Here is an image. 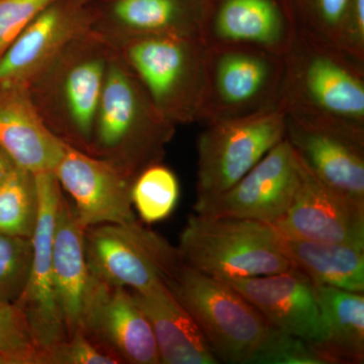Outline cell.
Returning a JSON list of instances; mask_svg holds the SVG:
<instances>
[{
	"instance_id": "cell-34",
	"label": "cell",
	"mask_w": 364,
	"mask_h": 364,
	"mask_svg": "<svg viewBox=\"0 0 364 364\" xmlns=\"http://www.w3.org/2000/svg\"><path fill=\"white\" fill-rule=\"evenodd\" d=\"M14 166V164L11 161V158L7 156L6 153L0 149V181L6 176L7 172L13 168Z\"/></svg>"
},
{
	"instance_id": "cell-14",
	"label": "cell",
	"mask_w": 364,
	"mask_h": 364,
	"mask_svg": "<svg viewBox=\"0 0 364 364\" xmlns=\"http://www.w3.org/2000/svg\"><path fill=\"white\" fill-rule=\"evenodd\" d=\"M299 30L284 0H203L198 38L207 48L250 46L284 56Z\"/></svg>"
},
{
	"instance_id": "cell-13",
	"label": "cell",
	"mask_w": 364,
	"mask_h": 364,
	"mask_svg": "<svg viewBox=\"0 0 364 364\" xmlns=\"http://www.w3.org/2000/svg\"><path fill=\"white\" fill-rule=\"evenodd\" d=\"M54 174L73 198L74 210L85 229L105 224L127 226L136 222L131 196L135 179L114 163L66 143Z\"/></svg>"
},
{
	"instance_id": "cell-4",
	"label": "cell",
	"mask_w": 364,
	"mask_h": 364,
	"mask_svg": "<svg viewBox=\"0 0 364 364\" xmlns=\"http://www.w3.org/2000/svg\"><path fill=\"white\" fill-rule=\"evenodd\" d=\"M116 48L92 30L67 46L28 87L33 105L63 142L90 153L105 74Z\"/></svg>"
},
{
	"instance_id": "cell-19",
	"label": "cell",
	"mask_w": 364,
	"mask_h": 364,
	"mask_svg": "<svg viewBox=\"0 0 364 364\" xmlns=\"http://www.w3.org/2000/svg\"><path fill=\"white\" fill-rule=\"evenodd\" d=\"M144 230L136 222L127 226L98 225L85 230L86 260L95 279L139 293L164 284L148 254Z\"/></svg>"
},
{
	"instance_id": "cell-7",
	"label": "cell",
	"mask_w": 364,
	"mask_h": 364,
	"mask_svg": "<svg viewBox=\"0 0 364 364\" xmlns=\"http://www.w3.org/2000/svg\"><path fill=\"white\" fill-rule=\"evenodd\" d=\"M117 49L165 119L174 126L198 121L205 59V46L200 38H139Z\"/></svg>"
},
{
	"instance_id": "cell-2",
	"label": "cell",
	"mask_w": 364,
	"mask_h": 364,
	"mask_svg": "<svg viewBox=\"0 0 364 364\" xmlns=\"http://www.w3.org/2000/svg\"><path fill=\"white\" fill-rule=\"evenodd\" d=\"M284 57L287 114L364 130V62L301 28Z\"/></svg>"
},
{
	"instance_id": "cell-8",
	"label": "cell",
	"mask_w": 364,
	"mask_h": 364,
	"mask_svg": "<svg viewBox=\"0 0 364 364\" xmlns=\"http://www.w3.org/2000/svg\"><path fill=\"white\" fill-rule=\"evenodd\" d=\"M282 107L205 124L198 141L196 200L224 193L286 136Z\"/></svg>"
},
{
	"instance_id": "cell-31",
	"label": "cell",
	"mask_w": 364,
	"mask_h": 364,
	"mask_svg": "<svg viewBox=\"0 0 364 364\" xmlns=\"http://www.w3.org/2000/svg\"><path fill=\"white\" fill-rule=\"evenodd\" d=\"M122 361L87 333H74L43 352L40 364H117Z\"/></svg>"
},
{
	"instance_id": "cell-26",
	"label": "cell",
	"mask_w": 364,
	"mask_h": 364,
	"mask_svg": "<svg viewBox=\"0 0 364 364\" xmlns=\"http://www.w3.org/2000/svg\"><path fill=\"white\" fill-rule=\"evenodd\" d=\"M132 203L148 224L166 219L179 198V183L173 172L160 163L144 169L132 186Z\"/></svg>"
},
{
	"instance_id": "cell-20",
	"label": "cell",
	"mask_w": 364,
	"mask_h": 364,
	"mask_svg": "<svg viewBox=\"0 0 364 364\" xmlns=\"http://www.w3.org/2000/svg\"><path fill=\"white\" fill-rule=\"evenodd\" d=\"M85 230L74 207L62 196L55 225L53 274L67 338L85 330L86 311L97 282L86 260Z\"/></svg>"
},
{
	"instance_id": "cell-16",
	"label": "cell",
	"mask_w": 364,
	"mask_h": 364,
	"mask_svg": "<svg viewBox=\"0 0 364 364\" xmlns=\"http://www.w3.org/2000/svg\"><path fill=\"white\" fill-rule=\"evenodd\" d=\"M83 332L109 349L122 363H160L152 326L126 287L109 286L97 279Z\"/></svg>"
},
{
	"instance_id": "cell-29",
	"label": "cell",
	"mask_w": 364,
	"mask_h": 364,
	"mask_svg": "<svg viewBox=\"0 0 364 364\" xmlns=\"http://www.w3.org/2000/svg\"><path fill=\"white\" fill-rule=\"evenodd\" d=\"M299 28L318 40L343 50L352 0H306Z\"/></svg>"
},
{
	"instance_id": "cell-11",
	"label": "cell",
	"mask_w": 364,
	"mask_h": 364,
	"mask_svg": "<svg viewBox=\"0 0 364 364\" xmlns=\"http://www.w3.org/2000/svg\"><path fill=\"white\" fill-rule=\"evenodd\" d=\"M35 176L39 196V212L32 237V267L25 289L14 304L25 315L33 338L43 354L67 339L65 325L57 303L53 274L55 225L63 193L54 172H43L35 174Z\"/></svg>"
},
{
	"instance_id": "cell-24",
	"label": "cell",
	"mask_w": 364,
	"mask_h": 364,
	"mask_svg": "<svg viewBox=\"0 0 364 364\" xmlns=\"http://www.w3.org/2000/svg\"><path fill=\"white\" fill-rule=\"evenodd\" d=\"M280 236L282 248L294 268L314 284L364 291V250L343 245Z\"/></svg>"
},
{
	"instance_id": "cell-1",
	"label": "cell",
	"mask_w": 364,
	"mask_h": 364,
	"mask_svg": "<svg viewBox=\"0 0 364 364\" xmlns=\"http://www.w3.org/2000/svg\"><path fill=\"white\" fill-rule=\"evenodd\" d=\"M160 279L195 320L217 359L248 363L272 325L234 287L191 267L164 240L155 252Z\"/></svg>"
},
{
	"instance_id": "cell-3",
	"label": "cell",
	"mask_w": 364,
	"mask_h": 364,
	"mask_svg": "<svg viewBox=\"0 0 364 364\" xmlns=\"http://www.w3.org/2000/svg\"><path fill=\"white\" fill-rule=\"evenodd\" d=\"M176 126L157 112L116 48L105 74L90 154L114 163L132 178L164 156Z\"/></svg>"
},
{
	"instance_id": "cell-32",
	"label": "cell",
	"mask_w": 364,
	"mask_h": 364,
	"mask_svg": "<svg viewBox=\"0 0 364 364\" xmlns=\"http://www.w3.org/2000/svg\"><path fill=\"white\" fill-rule=\"evenodd\" d=\"M54 0H0V56Z\"/></svg>"
},
{
	"instance_id": "cell-33",
	"label": "cell",
	"mask_w": 364,
	"mask_h": 364,
	"mask_svg": "<svg viewBox=\"0 0 364 364\" xmlns=\"http://www.w3.org/2000/svg\"><path fill=\"white\" fill-rule=\"evenodd\" d=\"M343 51L364 62V0H352Z\"/></svg>"
},
{
	"instance_id": "cell-18",
	"label": "cell",
	"mask_w": 364,
	"mask_h": 364,
	"mask_svg": "<svg viewBox=\"0 0 364 364\" xmlns=\"http://www.w3.org/2000/svg\"><path fill=\"white\" fill-rule=\"evenodd\" d=\"M203 0H109L91 30L114 48L154 36L198 37Z\"/></svg>"
},
{
	"instance_id": "cell-21",
	"label": "cell",
	"mask_w": 364,
	"mask_h": 364,
	"mask_svg": "<svg viewBox=\"0 0 364 364\" xmlns=\"http://www.w3.org/2000/svg\"><path fill=\"white\" fill-rule=\"evenodd\" d=\"M65 147L40 116L28 90L0 86V149L16 166L33 174L54 172Z\"/></svg>"
},
{
	"instance_id": "cell-22",
	"label": "cell",
	"mask_w": 364,
	"mask_h": 364,
	"mask_svg": "<svg viewBox=\"0 0 364 364\" xmlns=\"http://www.w3.org/2000/svg\"><path fill=\"white\" fill-rule=\"evenodd\" d=\"M131 294L152 326L160 363H219L195 320L164 284L146 293Z\"/></svg>"
},
{
	"instance_id": "cell-10",
	"label": "cell",
	"mask_w": 364,
	"mask_h": 364,
	"mask_svg": "<svg viewBox=\"0 0 364 364\" xmlns=\"http://www.w3.org/2000/svg\"><path fill=\"white\" fill-rule=\"evenodd\" d=\"M97 16L91 0L52 1L0 56V86L28 90L72 41L92 28Z\"/></svg>"
},
{
	"instance_id": "cell-5",
	"label": "cell",
	"mask_w": 364,
	"mask_h": 364,
	"mask_svg": "<svg viewBox=\"0 0 364 364\" xmlns=\"http://www.w3.org/2000/svg\"><path fill=\"white\" fill-rule=\"evenodd\" d=\"M177 249L191 267L220 279H247L294 268L277 230L254 220L191 215Z\"/></svg>"
},
{
	"instance_id": "cell-15",
	"label": "cell",
	"mask_w": 364,
	"mask_h": 364,
	"mask_svg": "<svg viewBox=\"0 0 364 364\" xmlns=\"http://www.w3.org/2000/svg\"><path fill=\"white\" fill-rule=\"evenodd\" d=\"M301 165L298 193L273 228L287 238L343 244L364 250V203L328 188Z\"/></svg>"
},
{
	"instance_id": "cell-23",
	"label": "cell",
	"mask_w": 364,
	"mask_h": 364,
	"mask_svg": "<svg viewBox=\"0 0 364 364\" xmlns=\"http://www.w3.org/2000/svg\"><path fill=\"white\" fill-rule=\"evenodd\" d=\"M315 287L322 339L312 344L323 364H361L364 361L363 293Z\"/></svg>"
},
{
	"instance_id": "cell-17",
	"label": "cell",
	"mask_w": 364,
	"mask_h": 364,
	"mask_svg": "<svg viewBox=\"0 0 364 364\" xmlns=\"http://www.w3.org/2000/svg\"><path fill=\"white\" fill-rule=\"evenodd\" d=\"M222 280L247 299L273 327L311 343L322 339L315 287L296 268L274 274Z\"/></svg>"
},
{
	"instance_id": "cell-25",
	"label": "cell",
	"mask_w": 364,
	"mask_h": 364,
	"mask_svg": "<svg viewBox=\"0 0 364 364\" xmlns=\"http://www.w3.org/2000/svg\"><path fill=\"white\" fill-rule=\"evenodd\" d=\"M38 212L35 174L14 165L0 181V233L32 238Z\"/></svg>"
},
{
	"instance_id": "cell-12",
	"label": "cell",
	"mask_w": 364,
	"mask_h": 364,
	"mask_svg": "<svg viewBox=\"0 0 364 364\" xmlns=\"http://www.w3.org/2000/svg\"><path fill=\"white\" fill-rule=\"evenodd\" d=\"M284 136L316 179L364 203V130L287 114Z\"/></svg>"
},
{
	"instance_id": "cell-28",
	"label": "cell",
	"mask_w": 364,
	"mask_h": 364,
	"mask_svg": "<svg viewBox=\"0 0 364 364\" xmlns=\"http://www.w3.org/2000/svg\"><path fill=\"white\" fill-rule=\"evenodd\" d=\"M33 256L32 238L0 233V301L14 304L21 298Z\"/></svg>"
},
{
	"instance_id": "cell-27",
	"label": "cell",
	"mask_w": 364,
	"mask_h": 364,
	"mask_svg": "<svg viewBox=\"0 0 364 364\" xmlns=\"http://www.w3.org/2000/svg\"><path fill=\"white\" fill-rule=\"evenodd\" d=\"M41 355L21 309L0 301V364H40Z\"/></svg>"
},
{
	"instance_id": "cell-6",
	"label": "cell",
	"mask_w": 364,
	"mask_h": 364,
	"mask_svg": "<svg viewBox=\"0 0 364 364\" xmlns=\"http://www.w3.org/2000/svg\"><path fill=\"white\" fill-rule=\"evenodd\" d=\"M284 57L250 46L205 47V83L196 123L240 119L279 107Z\"/></svg>"
},
{
	"instance_id": "cell-9",
	"label": "cell",
	"mask_w": 364,
	"mask_h": 364,
	"mask_svg": "<svg viewBox=\"0 0 364 364\" xmlns=\"http://www.w3.org/2000/svg\"><path fill=\"white\" fill-rule=\"evenodd\" d=\"M301 165L286 136L224 193L196 200V214L274 224L291 207L301 186Z\"/></svg>"
},
{
	"instance_id": "cell-30",
	"label": "cell",
	"mask_w": 364,
	"mask_h": 364,
	"mask_svg": "<svg viewBox=\"0 0 364 364\" xmlns=\"http://www.w3.org/2000/svg\"><path fill=\"white\" fill-rule=\"evenodd\" d=\"M248 363L323 364V361L310 342L272 326Z\"/></svg>"
}]
</instances>
